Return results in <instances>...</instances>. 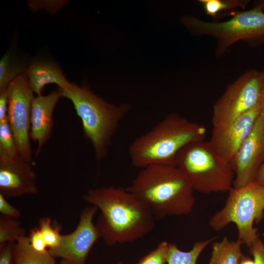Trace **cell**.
<instances>
[{
	"label": "cell",
	"mask_w": 264,
	"mask_h": 264,
	"mask_svg": "<svg viewBox=\"0 0 264 264\" xmlns=\"http://www.w3.org/2000/svg\"><path fill=\"white\" fill-rule=\"evenodd\" d=\"M199 2L207 15L216 18L221 12L244 9L249 2L247 0H199Z\"/></svg>",
	"instance_id": "cell-20"
},
{
	"label": "cell",
	"mask_w": 264,
	"mask_h": 264,
	"mask_svg": "<svg viewBox=\"0 0 264 264\" xmlns=\"http://www.w3.org/2000/svg\"><path fill=\"white\" fill-rule=\"evenodd\" d=\"M254 181L260 185L264 186V162L258 169Z\"/></svg>",
	"instance_id": "cell-30"
},
{
	"label": "cell",
	"mask_w": 264,
	"mask_h": 264,
	"mask_svg": "<svg viewBox=\"0 0 264 264\" xmlns=\"http://www.w3.org/2000/svg\"><path fill=\"white\" fill-rule=\"evenodd\" d=\"M264 162V120L261 113L230 163L235 175L233 188L241 189L253 181Z\"/></svg>",
	"instance_id": "cell-11"
},
{
	"label": "cell",
	"mask_w": 264,
	"mask_h": 264,
	"mask_svg": "<svg viewBox=\"0 0 264 264\" xmlns=\"http://www.w3.org/2000/svg\"><path fill=\"white\" fill-rule=\"evenodd\" d=\"M98 210L96 206L91 205L82 211L75 229L69 234L62 235L58 246L48 249L54 258H61L72 264H85L94 244L101 239L93 221Z\"/></svg>",
	"instance_id": "cell-10"
},
{
	"label": "cell",
	"mask_w": 264,
	"mask_h": 264,
	"mask_svg": "<svg viewBox=\"0 0 264 264\" xmlns=\"http://www.w3.org/2000/svg\"><path fill=\"white\" fill-rule=\"evenodd\" d=\"M36 175L30 162L20 155L0 160V194L5 198L38 193Z\"/></svg>",
	"instance_id": "cell-13"
},
{
	"label": "cell",
	"mask_w": 264,
	"mask_h": 264,
	"mask_svg": "<svg viewBox=\"0 0 264 264\" xmlns=\"http://www.w3.org/2000/svg\"><path fill=\"white\" fill-rule=\"evenodd\" d=\"M8 119V98L6 89L0 91V121Z\"/></svg>",
	"instance_id": "cell-29"
},
{
	"label": "cell",
	"mask_w": 264,
	"mask_h": 264,
	"mask_svg": "<svg viewBox=\"0 0 264 264\" xmlns=\"http://www.w3.org/2000/svg\"><path fill=\"white\" fill-rule=\"evenodd\" d=\"M0 213L6 218L17 219L21 216L20 210L12 205L6 198L0 194Z\"/></svg>",
	"instance_id": "cell-27"
},
{
	"label": "cell",
	"mask_w": 264,
	"mask_h": 264,
	"mask_svg": "<svg viewBox=\"0 0 264 264\" xmlns=\"http://www.w3.org/2000/svg\"><path fill=\"white\" fill-rule=\"evenodd\" d=\"M263 81L262 71L251 69L228 85L214 104L213 128L228 125L254 108L261 100Z\"/></svg>",
	"instance_id": "cell-8"
},
{
	"label": "cell",
	"mask_w": 264,
	"mask_h": 264,
	"mask_svg": "<svg viewBox=\"0 0 264 264\" xmlns=\"http://www.w3.org/2000/svg\"><path fill=\"white\" fill-rule=\"evenodd\" d=\"M248 247L250 254L254 258V264H264V243L259 237Z\"/></svg>",
	"instance_id": "cell-28"
},
{
	"label": "cell",
	"mask_w": 264,
	"mask_h": 264,
	"mask_svg": "<svg viewBox=\"0 0 264 264\" xmlns=\"http://www.w3.org/2000/svg\"><path fill=\"white\" fill-rule=\"evenodd\" d=\"M206 133L204 126L170 113L132 142L129 149L131 163L140 169L153 164L176 165L179 151L190 143L204 140Z\"/></svg>",
	"instance_id": "cell-3"
},
{
	"label": "cell",
	"mask_w": 264,
	"mask_h": 264,
	"mask_svg": "<svg viewBox=\"0 0 264 264\" xmlns=\"http://www.w3.org/2000/svg\"><path fill=\"white\" fill-rule=\"evenodd\" d=\"M59 264H72L66 260L61 259V261Z\"/></svg>",
	"instance_id": "cell-33"
},
{
	"label": "cell",
	"mask_w": 264,
	"mask_h": 264,
	"mask_svg": "<svg viewBox=\"0 0 264 264\" xmlns=\"http://www.w3.org/2000/svg\"><path fill=\"white\" fill-rule=\"evenodd\" d=\"M60 91L54 90L47 95L35 97L31 107L30 138L37 143L36 156L49 138L53 128V114L60 98Z\"/></svg>",
	"instance_id": "cell-14"
},
{
	"label": "cell",
	"mask_w": 264,
	"mask_h": 264,
	"mask_svg": "<svg viewBox=\"0 0 264 264\" xmlns=\"http://www.w3.org/2000/svg\"><path fill=\"white\" fill-rule=\"evenodd\" d=\"M169 243L163 241L157 246L142 257L136 264H166Z\"/></svg>",
	"instance_id": "cell-24"
},
{
	"label": "cell",
	"mask_w": 264,
	"mask_h": 264,
	"mask_svg": "<svg viewBox=\"0 0 264 264\" xmlns=\"http://www.w3.org/2000/svg\"><path fill=\"white\" fill-rule=\"evenodd\" d=\"M39 228L48 249H53L59 246L62 234L61 226L53 227L49 217L41 218L39 221Z\"/></svg>",
	"instance_id": "cell-23"
},
{
	"label": "cell",
	"mask_w": 264,
	"mask_h": 264,
	"mask_svg": "<svg viewBox=\"0 0 264 264\" xmlns=\"http://www.w3.org/2000/svg\"><path fill=\"white\" fill-rule=\"evenodd\" d=\"M15 242L0 245V264H14Z\"/></svg>",
	"instance_id": "cell-26"
},
{
	"label": "cell",
	"mask_w": 264,
	"mask_h": 264,
	"mask_svg": "<svg viewBox=\"0 0 264 264\" xmlns=\"http://www.w3.org/2000/svg\"><path fill=\"white\" fill-rule=\"evenodd\" d=\"M19 155L8 119L0 121V160L12 159Z\"/></svg>",
	"instance_id": "cell-21"
},
{
	"label": "cell",
	"mask_w": 264,
	"mask_h": 264,
	"mask_svg": "<svg viewBox=\"0 0 264 264\" xmlns=\"http://www.w3.org/2000/svg\"><path fill=\"white\" fill-rule=\"evenodd\" d=\"M264 212V186L253 181L241 189L232 188L225 205L210 219L209 223L216 231L230 222L236 224L238 240L249 247L258 238L254 222H259Z\"/></svg>",
	"instance_id": "cell-7"
},
{
	"label": "cell",
	"mask_w": 264,
	"mask_h": 264,
	"mask_svg": "<svg viewBox=\"0 0 264 264\" xmlns=\"http://www.w3.org/2000/svg\"><path fill=\"white\" fill-rule=\"evenodd\" d=\"M176 165L187 176L194 190L208 194L225 192L233 187L234 173L209 142L189 144L177 154Z\"/></svg>",
	"instance_id": "cell-5"
},
{
	"label": "cell",
	"mask_w": 264,
	"mask_h": 264,
	"mask_svg": "<svg viewBox=\"0 0 264 264\" xmlns=\"http://www.w3.org/2000/svg\"><path fill=\"white\" fill-rule=\"evenodd\" d=\"M8 98V121L20 155L25 160L32 159L30 144L31 112L33 92L27 75L15 78L6 88Z\"/></svg>",
	"instance_id": "cell-9"
},
{
	"label": "cell",
	"mask_w": 264,
	"mask_h": 264,
	"mask_svg": "<svg viewBox=\"0 0 264 264\" xmlns=\"http://www.w3.org/2000/svg\"><path fill=\"white\" fill-rule=\"evenodd\" d=\"M126 189L150 208L156 220L186 215L195 203L190 180L176 165L141 168Z\"/></svg>",
	"instance_id": "cell-2"
},
{
	"label": "cell",
	"mask_w": 264,
	"mask_h": 264,
	"mask_svg": "<svg viewBox=\"0 0 264 264\" xmlns=\"http://www.w3.org/2000/svg\"><path fill=\"white\" fill-rule=\"evenodd\" d=\"M217 237H213L205 241L195 242L193 248L189 251L185 252L178 248L176 245L170 243L169 245L168 264H196L198 256L203 249Z\"/></svg>",
	"instance_id": "cell-18"
},
{
	"label": "cell",
	"mask_w": 264,
	"mask_h": 264,
	"mask_svg": "<svg viewBox=\"0 0 264 264\" xmlns=\"http://www.w3.org/2000/svg\"><path fill=\"white\" fill-rule=\"evenodd\" d=\"M263 73V76H264V81H263V89H262V95H261V102H262V111L261 114L263 117L264 120V69L262 71Z\"/></svg>",
	"instance_id": "cell-31"
},
{
	"label": "cell",
	"mask_w": 264,
	"mask_h": 264,
	"mask_svg": "<svg viewBox=\"0 0 264 264\" xmlns=\"http://www.w3.org/2000/svg\"><path fill=\"white\" fill-rule=\"evenodd\" d=\"M59 91L62 97L72 103L81 120L84 135L91 144L97 160L100 161L107 155L112 139L130 110V105L110 103L88 87L71 83Z\"/></svg>",
	"instance_id": "cell-4"
},
{
	"label": "cell",
	"mask_w": 264,
	"mask_h": 264,
	"mask_svg": "<svg viewBox=\"0 0 264 264\" xmlns=\"http://www.w3.org/2000/svg\"><path fill=\"white\" fill-rule=\"evenodd\" d=\"M181 22L195 35L214 37L217 42L215 54L220 56L238 41L264 38V0L250 9L236 13L226 21L208 22L185 16Z\"/></svg>",
	"instance_id": "cell-6"
},
{
	"label": "cell",
	"mask_w": 264,
	"mask_h": 264,
	"mask_svg": "<svg viewBox=\"0 0 264 264\" xmlns=\"http://www.w3.org/2000/svg\"><path fill=\"white\" fill-rule=\"evenodd\" d=\"M25 236V229L17 219L0 217V245L9 242H17Z\"/></svg>",
	"instance_id": "cell-22"
},
{
	"label": "cell",
	"mask_w": 264,
	"mask_h": 264,
	"mask_svg": "<svg viewBox=\"0 0 264 264\" xmlns=\"http://www.w3.org/2000/svg\"><path fill=\"white\" fill-rule=\"evenodd\" d=\"M27 68L11 52L5 53L0 60V91L6 89L15 78L26 73Z\"/></svg>",
	"instance_id": "cell-19"
},
{
	"label": "cell",
	"mask_w": 264,
	"mask_h": 264,
	"mask_svg": "<svg viewBox=\"0 0 264 264\" xmlns=\"http://www.w3.org/2000/svg\"><path fill=\"white\" fill-rule=\"evenodd\" d=\"M262 102L224 126L213 128L209 142L213 151L223 160L230 163L241 144L251 133L261 113Z\"/></svg>",
	"instance_id": "cell-12"
},
{
	"label": "cell",
	"mask_w": 264,
	"mask_h": 264,
	"mask_svg": "<svg viewBox=\"0 0 264 264\" xmlns=\"http://www.w3.org/2000/svg\"><path fill=\"white\" fill-rule=\"evenodd\" d=\"M28 238L31 246L36 251L44 253L48 250L39 227H34L31 229Z\"/></svg>",
	"instance_id": "cell-25"
},
{
	"label": "cell",
	"mask_w": 264,
	"mask_h": 264,
	"mask_svg": "<svg viewBox=\"0 0 264 264\" xmlns=\"http://www.w3.org/2000/svg\"><path fill=\"white\" fill-rule=\"evenodd\" d=\"M239 264H254V263L250 257L244 256Z\"/></svg>",
	"instance_id": "cell-32"
},
{
	"label": "cell",
	"mask_w": 264,
	"mask_h": 264,
	"mask_svg": "<svg viewBox=\"0 0 264 264\" xmlns=\"http://www.w3.org/2000/svg\"><path fill=\"white\" fill-rule=\"evenodd\" d=\"M115 264H124L123 262L120 261L116 263Z\"/></svg>",
	"instance_id": "cell-34"
},
{
	"label": "cell",
	"mask_w": 264,
	"mask_h": 264,
	"mask_svg": "<svg viewBox=\"0 0 264 264\" xmlns=\"http://www.w3.org/2000/svg\"><path fill=\"white\" fill-rule=\"evenodd\" d=\"M14 264H56L55 258L49 250L44 253L36 251L31 246L27 236H23L16 242Z\"/></svg>",
	"instance_id": "cell-17"
},
{
	"label": "cell",
	"mask_w": 264,
	"mask_h": 264,
	"mask_svg": "<svg viewBox=\"0 0 264 264\" xmlns=\"http://www.w3.org/2000/svg\"><path fill=\"white\" fill-rule=\"evenodd\" d=\"M83 199L100 211L96 226L109 246L132 242L151 232L155 219L150 208L126 188H91Z\"/></svg>",
	"instance_id": "cell-1"
},
{
	"label": "cell",
	"mask_w": 264,
	"mask_h": 264,
	"mask_svg": "<svg viewBox=\"0 0 264 264\" xmlns=\"http://www.w3.org/2000/svg\"><path fill=\"white\" fill-rule=\"evenodd\" d=\"M242 244L238 239L230 241L226 237L214 242L209 264H239L244 256L241 250Z\"/></svg>",
	"instance_id": "cell-16"
},
{
	"label": "cell",
	"mask_w": 264,
	"mask_h": 264,
	"mask_svg": "<svg viewBox=\"0 0 264 264\" xmlns=\"http://www.w3.org/2000/svg\"><path fill=\"white\" fill-rule=\"evenodd\" d=\"M29 86L37 95L42 94L45 86L55 84L63 90L70 84L61 69L55 64L46 61H35L27 67L26 73Z\"/></svg>",
	"instance_id": "cell-15"
}]
</instances>
